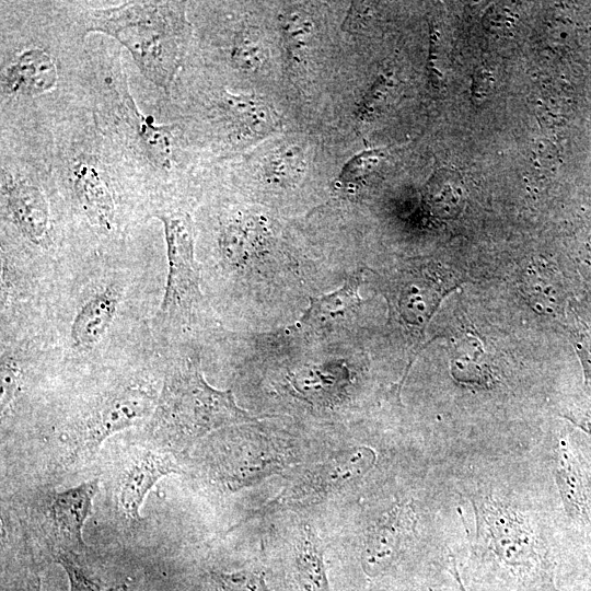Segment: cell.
<instances>
[{
	"label": "cell",
	"mask_w": 591,
	"mask_h": 591,
	"mask_svg": "<svg viewBox=\"0 0 591 591\" xmlns=\"http://www.w3.org/2000/svg\"><path fill=\"white\" fill-rule=\"evenodd\" d=\"M442 461L457 500L453 565L466 591H563L557 513L531 442H459Z\"/></svg>",
	"instance_id": "cell-1"
},
{
	"label": "cell",
	"mask_w": 591,
	"mask_h": 591,
	"mask_svg": "<svg viewBox=\"0 0 591 591\" xmlns=\"http://www.w3.org/2000/svg\"><path fill=\"white\" fill-rule=\"evenodd\" d=\"M256 420L236 404L231 390L208 384L199 358L187 357L167 370L147 434L149 442L177 456L219 428Z\"/></svg>",
	"instance_id": "cell-2"
},
{
	"label": "cell",
	"mask_w": 591,
	"mask_h": 591,
	"mask_svg": "<svg viewBox=\"0 0 591 591\" xmlns=\"http://www.w3.org/2000/svg\"><path fill=\"white\" fill-rule=\"evenodd\" d=\"M179 4L131 1L92 10L86 19V32L115 38L150 82L169 91L183 58L186 22Z\"/></svg>",
	"instance_id": "cell-3"
},
{
	"label": "cell",
	"mask_w": 591,
	"mask_h": 591,
	"mask_svg": "<svg viewBox=\"0 0 591 591\" xmlns=\"http://www.w3.org/2000/svg\"><path fill=\"white\" fill-rule=\"evenodd\" d=\"M159 393L150 383L130 380L94 397L61 432L63 464L88 463L113 434L147 424L155 409Z\"/></svg>",
	"instance_id": "cell-4"
},
{
	"label": "cell",
	"mask_w": 591,
	"mask_h": 591,
	"mask_svg": "<svg viewBox=\"0 0 591 591\" xmlns=\"http://www.w3.org/2000/svg\"><path fill=\"white\" fill-rule=\"evenodd\" d=\"M462 279L436 262L412 263L384 277L382 292L390 315L413 336H422L443 298Z\"/></svg>",
	"instance_id": "cell-5"
},
{
	"label": "cell",
	"mask_w": 591,
	"mask_h": 591,
	"mask_svg": "<svg viewBox=\"0 0 591 591\" xmlns=\"http://www.w3.org/2000/svg\"><path fill=\"white\" fill-rule=\"evenodd\" d=\"M155 217L164 229L167 276L157 314L160 326L187 324L201 299L199 274L194 256L195 230L188 213L163 211Z\"/></svg>",
	"instance_id": "cell-6"
},
{
	"label": "cell",
	"mask_w": 591,
	"mask_h": 591,
	"mask_svg": "<svg viewBox=\"0 0 591 591\" xmlns=\"http://www.w3.org/2000/svg\"><path fill=\"white\" fill-rule=\"evenodd\" d=\"M412 496H397L369 526L360 555L369 578L391 576L412 559L420 544L424 514Z\"/></svg>",
	"instance_id": "cell-7"
},
{
	"label": "cell",
	"mask_w": 591,
	"mask_h": 591,
	"mask_svg": "<svg viewBox=\"0 0 591 591\" xmlns=\"http://www.w3.org/2000/svg\"><path fill=\"white\" fill-rule=\"evenodd\" d=\"M547 480L557 515L591 526V483L582 453L566 431L531 442Z\"/></svg>",
	"instance_id": "cell-8"
},
{
	"label": "cell",
	"mask_w": 591,
	"mask_h": 591,
	"mask_svg": "<svg viewBox=\"0 0 591 591\" xmlns=\"http://www.w3.org/2000/svg\"><path fill=\"white\" fill-rule=\"evenodd\" d=\"M178 472L177 456L149 441L120 454L111 477V494L118 513L131 523L140 520L148 493L162 477Z\"/></svg>",
	"instance_id": "cell-9"
},
{
	"label": "cell",
	"mask_w": 591,
	"mask_h": 591,
	"mask_svg": "<svg viewBox=\"0 0 591 591\" xmlns=\"http://www.w3.org/2000/svg\"><path fill=\"white\" fill-rule=\"evenodd\" d=\"M99 482L88 480L61 491L46 493L37 507L39 530L54 554L76 555L85 547L82 529L92 513Z\"/></svg>",
	"instance_id": "cell-10"
},
{
	"label": "cell",
	"mask_w": 591,
	"mask_h": 591,
	"mask_svg": "<svg viewBox=\"0 0 591 591\" xmlns=\"http://www.w3.org/2000/svg\"><path fill=\"white\" fill-rule=\"evenodd\" d=\"M378 454L368 445L350 448L315 464L276 498L278 506L321 502L343 487L364 477L375 465Z\"/></svg>",
	"instance_id": "cell-11"
},
{
	"label": "cell",
	"mask_w": 591,
	"mask_h": 591,
	"mask_svg": "<svg viewBox=\"0 0 591 591\" xmlns=\"http://www.w3.org/2000/svg\"><path fill=\"white\" fill-rule=\"evenodd\" d=\"M2 202L21 234L36 245L47 243L50 232L49 205L43 190L31 179L2 176Z\"/></svg>",
	"instance_id": "cell-12"
},
{
	"label": "cell",
	"mask_w": 591,
	"mask_h": 591,
	"mask_svg": "<svg viewBox=\"0 0 591 591\" xmlns=\"http://www.w3.org/2000/svg\"><path fill=\"white\" fill-rule=\"evenodd\" d=\"M58 79L53 57L39 47L19 53L1 76L2 92L9 95L35 96L51 90Z\"/></svg>",
	"instance_id": "cell-13"
},
{
	"label": "cell",
	"mask_w": 591,
	"mask_h": 591,
	"mask_svg": "<svg viewBox=\"0 0 591 591\" xmlns=\"http://www.w3.org/2000/svg\"><path fill=\"white\" fill-rule=\"evenodd\" d=\"M70 182L74 198L89 220L105 231L115 221V201L109 183L91 161L81 159L71 167Z\"/></svg>",
	"instance_id": "cell-14"
},
{
	"label": "cell",
	"mask_w": 591,
	"mask_h": 591,
	"mask_svg": "<svg viewBox=\"0 0 591 591\" xmlns=\"http://www.w3.org/2000/svg\"><path fill=\"white\" fill-rule=\"evenodd\" d=\"M120 294L113 286L94 291L78 309L70 326L72 346L81 351L92 349L114 321Z\"/></svg>",
	"instance_id": "cell-15"
},
{
	"label": "cell",
	"mask_w": 591,
	"mask_h": 591,
	"mask_svg": "<svg viewBox=\"0 0 591 591\" xmlns=\"http://www.w3.org/2000/svg\"><path fill=\"white\" fill-rule=\"evenodd\" d=\"M361 277V270H357L337 290L312 297L299 320L300 325L312 331L321 329L354 315L364 302L359 294Z\"/></svg>",
	"instance_id": "cell-16"
},
{
	"label": "cell",
	"mask_w": 591,
	"mask_h": 591,
	"mask_svg": "<svg viewBox=\"0 0 591 591\" xmlns=\"http://www.w3.org/2000/svg\"><path fill=\"white\" fill-rule=\"evenodd\" d=\"M294 565L303 591H332L324 561V548L310 525H305L302 531Z\"/></svg>",
	"instance_id": "cell-17"
},
{
	"label": "cell",
	"mask_w": 591,
	"mask_h": 591,
	"mask_svg": "<svg viewBox=\"0 0 591 591\" xmlns=\"http://www.w3.org/2000/svg\"><path fill=\"white\" fill-rule=\"evenodd\" d=\"M522 289L535 309L543 313H556L564 300V287L555 268L542 262L532 263L522 275Z\"/></svg>",
	"instance_id": "cell-18"
},
{
	"label": "cell",
	"mask_w": 591,
	"mask_h": 591,
	"mask_svg": "<svg viewBox=\"0 0 591 591\" xmlns=\"http://www.w3.org/2000/svg\"><path fill=\"white\" fill-rule=\"evenodd\" d=\"M425 204L429 211L439 218H453L459 215L465 202L464 185L457 173L440 170L428 182Z\"/></svg>",
	"instance_id": "cell-19"
},
{
	"label": "cell",
	"mask_w": 591,
	"mask_h": 591,
	"mask_svg": "<svg viewBox=\"0 0 591 591\" xmlns=\"http://www.w3.org/2000/svg\"><path fill=\"white\" fill-rule=\"evenodd\" d=\"M136 109L134 115L138 126L137 131L148 157L158 167L170 170L173 161L171 130L165 126L157 125L152 117H146Z\"/></svg>",
	"instance_id": "cell-20"
},
{
	"label": "cell",
	"mask_w": 591,
	"mask_h": 591,
	"mask_svg": "<svg viewBox=\"0 0 591 591\" xmlns=\"http://www.w3.org/2000/svg\"><path fill=\"white\" fill-rule=\"evenodd\" d=\"M221 101L227 116L241 128L253 132L267 130L270 124L269 112L258 100L225 92Z\"/></svg>",
	"instance_id": "cell-21"
},
{
	"label": "cell",
	"mask_w": 591,
	"mask_h": 591,
	"mask_svg": "<svg viewBox=\"0 0 591 591\" xmlns=\"http://www.w3.org/2000/svg\"><path fill=\"white\" fill-rule=\"evenodd\" d=\"M76 555L55 554L56 561L63 568L69 580V591H103L101 586L74 560Z\"/></svg>",
	"instance_id": "cell-22"
},
{
	"label": "cell",
	"mask_w": 591,
	"mask_h": 591,
	"mask_svg": "<svg viewBox=\"0 0 591 591\" xmlns=\"http://www.w3.org/2000/svg\"><path fill=\"white\" fill-rule=\"evenodd\" d=\"M217 579L225 591H269L264 576L258 571L222 572Z\"/></svg>",
	"instance_id": "cell-23"
},
{
	"label": "cell",
	"mask_w": 591,
	"mask_h": 591,
	"mask_svg": "<svg viewBox=\"0 0 591 591\" xmlns=\"http://www.w3.org/2000/svg\"><path fill=\"white\" fill-rule=\"evenodd\" d=\"M231 57L236 66L246 70L258 67L264 58L260 45L256 44L250 35L236 38Z\"/></svg>",
	"instance_id": "cell-24"
},
{
	"label": "cell",
	"mask_w": 591,
	"mask_h": 591,
	"mask_svg": "<svg viewBox=\"0 0 591 591\" xmlns=\"http://www.w3.org/2000/svg\"><path fill=\"white\" fill-rule=\"evenodd\" d=\"M22 371L15 360L2 356L1 359V409L8 407L16 395L21 383Z\"/></svg>",
	"instance_id": "cell-25"
},
{
	"label": "cell",
	"mask_w": 591,
	"mask_h": 591,
	"mask_svg": "<svg viewBox=\"0 0 591 591\" xmlns=\"http://www.w3.org/2000/svg\"><path fill=\"white\" fill-rule=\"evenodd\" d=\"M382 151H366L356 155L344 167L340 179L351 181L367 174L380 160Z\"/></svg>",
	"instance_id": "cell-26"
},
{
	"label": "cell",
	"mask_w": 591,
	"mask_h": 591,
	"mask_svg": "<svg viewBox=\"0 0 591 591\" xmlns=\"http://www.w3.org/2000/svg\"><path fill=\"white\" fill-rule=\"evenodd\" d=\"M419 591H466L457 572L452 564V567L437 572L430 582Z\"/></svg>",
	"instance_id": "cell-27"
},
{
	"label": "cell",
	"mask_w": 591,
	"mask_h": 591,
	"mask_svg": "<svg viewBox=\"0 0 591 591\" xmlns=\"http://www.w3.org/2000/svg\"><path fill=\"white\" fill-rule=\"evenodd\" d=\"M494 80L489 71L478 69L473 74L472 97L475 103L484 102L493 89Z\"/></svg>",
	"instance_id": "cell-28"
},
{
	"label": "cell",
	"mask_w": 591,
	"mask_h": 591,
	"mask_svg": "<svg viewBox=\"0 0 591 591\" xmlns=\"http://www.w3.org/2000/svg\"><path fill=\"white\" fill-rule=\"evenodd\" d=\"M9 591H42V579L37 570H24L12 583Z\"/></svg>",
	"instance_id": "cell-29"
},
{
	"label": "cell",
	"mask_w": 591,
	"mask_h": 591,
	"mask_svg": "<svg viewBox=\"0 0 591 591\" xmlns=\"http://www.w3.org/2000/svg\"><path fill=\"white\" fill-rule=\"evenodd\" d=\"M514 22L512 12L503 7H493L485 16L488 27L506 28Z\"/></svg>",
	"instance_id": "cell-30"
},
{
	"label": "cell",
	"mask_w": 591,
	"mask_h": 591,
	"mask_svg": "<svg viewBox=\"0 0 591 591\" xmlns=\"http://www.w3.org/2000/svg\"><path fill=\"white\" fill-rule=\"evenodd\" d=\"M582 341H576V347L579 349V354L581 355L583 367H584V373L587 381L591 384V339H589V336L586 335L581 336Z\"/></svg>",
	"instance_id": "cell-31"
},
{
	"label": "cell",
	"mask_w": 591,
	"mask_h": 591,
	"mask_svg": "<svg viewBox=\"0 0 591 591\" xmlns=\"http://www.w3.org/2000/svg\"><path fill=\"white\" fill-rule=\"evenodd\" d=\"M564 417L572 421L591 438V413L565 415Z\"/></svg>",
	"instance_id": "cell-32"
},
{
	"label": "cell",
	"mask_w": 591,
	"mask_h": 591,
	"mask_svg": "<svg viewBox=\"0 0 591 591\" xmlns=\"http://www.w3.org/2000/svg\"><path fill=\"white\" fill-rule=\"evenodd\" d=\"M112 591H125V590H112Z\"/></svg>",
	"instance_id": "cell-33"
},
{
	"label": "cell",
	"mask_w": 591,
	"mask_h": 591,
	"mask_svg": "<svg viewBox=\"0 0 591 591\" xmlns=\"http://www.w3.org/2000/svg\"><path fill=\"white\" fill-rule=\"evenodd\" d=\"M589 591H591V589Z\"/></svg>",
	"instance_id": "cell-34"
}]
</instances>
